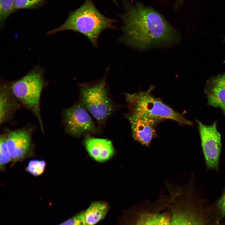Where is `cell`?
I'll return each mask as SVG.
<instances>
[{"label":"cell","mask_w":225,"mask_h":225,"mask_svg":"<svg viewBox=\"0 0 225 225\" xmlns=\"http://www.w3.org/2000/svg\"><path fill=\"white\" fill-rule=\"evenodd\" d=\"M120 15L123 35L121 41L139 50L173 46L179 42L180 34L161 13L138 1L124 0Z\"/></svg>","instance_id":"1"},{"label":"cell","mask_w":225,"mask_h":225,"mask_svg":"<svg viewBox=\"0 0 225 225\" xmlns=\"http://www.w3.org/2000/svg\"><path fill=\"white\" fill-rule=\"evenodd\" d=\"M171 197L175 208L170 225H219L216 207L196 195L192 190H178Z\"/></svg>","instance_id":"2"},{"label":"cell","mask_w":225,"mask_h":225,"mask_svg":"<svg viewBox=\"0 0 225 225\" xmlns=\"http://www.w3.org/2000/svg\"><path fill=\"white\" fill-rule=\"evenodd\" d=\"M115 19L102 14L95 5L93 0H85L79 8L71 12L60 26L49 31L50 35L65 30H72L86 36L92 45L97 47L100 33L108 29H116Z\"/></svg>","instance_id":"3"},{"label":"cell","mask_w":225,"mask_h":225,"mask_svg":"<svg viewBox=\"0 0 225 225\" xmlns=\"http://www.w3.org/2000/svg\"><path fill=\"white\" fill-rule=\"evenodd\" d=\"M154 87L147 90H139L132 94L126 93L125 98L130 112L162 121L173 120L182 125H192L193 123L177 112L151 93Z\"/></svg>","instance_id":"4"},{"label":"cell","mask_w":225,"mask_h":225,"mask_svg":"<svg viewBox=\"0 0 225 225\" xmlns=\"http://www.w3.org/2000/svg\"><path fill=\"white\" fill-rule=\"evenodd\" d=\"M79 98L80 103L101 125L116 109L108 94L106 75L97 82L81 85Z\"/></svg>","instance_id":"5"},{"label":"cell","mask_w":225,"mask_h":225,"mask_svg":"<svg viewBox=\"0 0 225 225\" xmlns=\"http://www.w3.org/2000/svg\"><path fill=\"white\" fill-rule=\"evenodd\" d=\"M44 85L43 70L37 66L10 86L16 99L31 110L37 118L42 132L43 128L40 114V102Z\"/></svg>","instance_id":"6"},{"label":"cell","mask_w":225,"mask_h":225,"mask_svg":"<svg viewBox=\"0 0 225 225\" xmlns=\"http://www.w3.org/2000/svg\"><path fill=\"white\" fill-rule=\"evenodd\" d=\"M200 133L201 146L207 168L218 170L221 147V135L217 122L206 125L196 120Z\"/></svg>","instance_id":"7"},{"label":"cell","mask_w":225,"mask_h":225,"mask_svg":"<svg viewBox=\"0 0 225 225\" xmlns=\"http://www.w3.org/2000/svg\"><path fill=\"white\" fill-rule=\"evenodd\" d=\"M88 111L80 103L67 108L63 112V121L66 132L74 137L96 133L99 130Z\"/></svg>","instance_id":"8"},{"label":"cell","mask_w":225,"mask_h":225,"mask_svg":"<svg viewBox=\"0 0 225 225\" xmlns=\"http://www.w3.org/2000/svg\"><path fill=\"white\" fill-rule=\"evenodd\" d=\"M124 115L130 123L133 139L149 147L152 140L158 137L155 127L161 121L130 112Z\"/></svg>","instance_id":"9"},{"label":"cell","mask_w":225,"mask_h":225,"mask_svg":"<svg viewBox=\"0 0 225 225\" xmlns=\"http://www.w3.org/2000/svg\"><path fill=\"white\" fill-rule=\"evenodd\" d=\"M5 136L12 161L14 162L22 160L30 155L31 138L28 131L25 129L15 130Z\"/></svg>","instance_id":"10"},{"label":"cell","mask_w":225,"mask_h":225,"mask_svg":"<svg viewBox=\"0 0 225 225\" xmlns=\"http://www.w3.org/2000/svg\"><path fill=\"white\" fill-rule=\"evenodd\" d=\"M83 142L89 155L98 162H104L114 154L112 142L108 139L95 138L87 134Z\"/></svg>","instance_id":"11"},{"label":"cell","mask_w":225,"mask_h":225,"mask_svg":"<svg viewBox=\"0 0 225 225\" xmlns=\"http://www.w3.org/2000/svg\"><path fill=\"white\" fill-rule=\"evenodd\" d=\"M204 92L208 105L220 108L225 115V73L208 80Z\"/></svg>","instance_id":"12"},{"label":"cell","mask_w":225,"mask_h":225,"mask_svg":"<svg viewBox=\"0 0 225 225\" xmlns=\"http://www.w3.org/2000/svg\"><path fill=\"white\" fill-rule=\"evenodd\" d=\"M13 94L10 86L4 84L0 88V122L7 121L18 109L19 105Z\"/></svg>","instance_id":"13"},{"label":"cell","mask_w":225,"mask_h":225,"mask_svg":"<svg viewBox=\"0 0 225 225\" xmlns=\"http://www.w3.org/2000/svg\"><path fill=\"white\" fill-rule=\"evenodd\" d=\"M108 209V205L104 202H92L87 209L81 212L83 225H95L104 218Z\"/></svg>","instance_id":"14"},{"label":"cell","mask_w":225,"mask_h":225,"mask_svg":"<svg viewBox=\"0 0 225 225\" xmlns=\"http://www.w3.org/2000/svg\"><path fill=\"white\" fill-rule=\"evenodd\" d=\"M170 220L165 213H146L140 215L134 225H170Z\"/></svg>","instance_id":"15"},{"label":"cell","mask_w":225,"mask_h":225,"mask_svg":"<svg viewBox=\"0 0 225 225\" xmlns=\"http://www.w3.org/2000/svg\"><path fill=\"white\" fill-rule=\"evenodd\" d=\"M15 0H0V22L2 26L6 19L15 11Z\"/></svg>","instance_id":"16"},{"label":"cell","mask_w":225,"mask_h":225,"mask_svg":"<svg viewBox=\"0 0 225 225\" xmlns=\"http://www.w3.org/2000/svg\"><path fill=\"white\" fill-rule=\"evenodd\" d=\"M47 0H15V11L20 9H35L42 6Z\"/></svg>","instance_id":"17"},{"label":"cell","mask_w":225,"mask_h":225,"mask_svg":"<svg viewBox=\"0 0 225 225\" xmlns=\"http://www.w3.org/2000/svg\"><path fill=\"white\" fill-rule=\"evenodd\" d=\"M0 168L3 170L5 165L12 161L10 154L7 145L5 136H0Z\"/></svg>","instance_id":"18"},{"label":"cell","mask_w":225,"mask_h":225,"mask_svg":"<svg viewBox=\"0 0 225 225\" xmlns=\"http://www.w3.org/2000/svg\"><path fill=\"white\" fill-rule=\"evenodd\" d=\"M46 166V162L44 160L33 159L29 162L26 170L32 175L38 176L44 172Z\"/></svg>","instance_id":"19"},{"label":"cell","mask_w":225,"mask_h":225,"mask_svg":"<svg viewBox=\"0 0 225 225\" xmlns=\"http://www.w3.org/2000/svg\"><path fill=\"white\" fill-rule=\"evenodd\" d=\"M58 225H84L81 212Z\"/></svg>","instance_id":"20"},{"label":"cell","mask_w":225,"mask_h":225,"mask_svg":"<svg viewBox=\"0 0 225 225\" xmlns=\"http://www.w3.org/2000/svg\"><path fill=\"white\" fill-rule=\"evenodd\" d=\"M215 207L219 215L222 218L225 217V190L217 201Z\"/></svg>","instance_id":"21"},{"label":"cell","mask_w":225,"mask_h":225,"mask_svg":"<svg viewBox=\"0 0 225 225\" xmlns=\"http://www.w3.org/2000/svg\"><path fill=\"white\" fill-rule=\"evenodd\" d=\"M185 0H174L173 7L175 10L179 9L182 5Z\"/></svg>","instance_id":"22"},{"label":"cell","mask_w":225,"mask_h":225,"mask_svg":"<svg viewBox=\"0 0 225 225\" xmlns=\"http://www.w3.org/2000/svg\"><path fill=\"white\" fill-rule=\"evenodd\" d=\"M112 2H113L115 3V4H117V2L116 1V0H111Z\"/></svg>","instance_id":"23"},{"label":"cell","mask_w":225,"mask_h":225,"mask_svg":"<svg viewBox=\"0 0 225 225\" xmlns=\"http://www.w3.org/2000/svg\"><path fill=\"white\" fill-rule=\"evenodd\" d=\"M224 41H225V38H224Z\"/></svg>","instance_id":"24"},{"label":"cell","mask_w":225,"mask_h":225,"mask_svg":"<svg viewBox=\"0 0 225 225\" xmlns=\"http://www.w3.org/2000/svg\"><path fill=\"white\" fill-rule=\"evenodd\" d=\"M224 62H225V60H224Z\"/></svg>","instance_id":"25"}]
</instances>
